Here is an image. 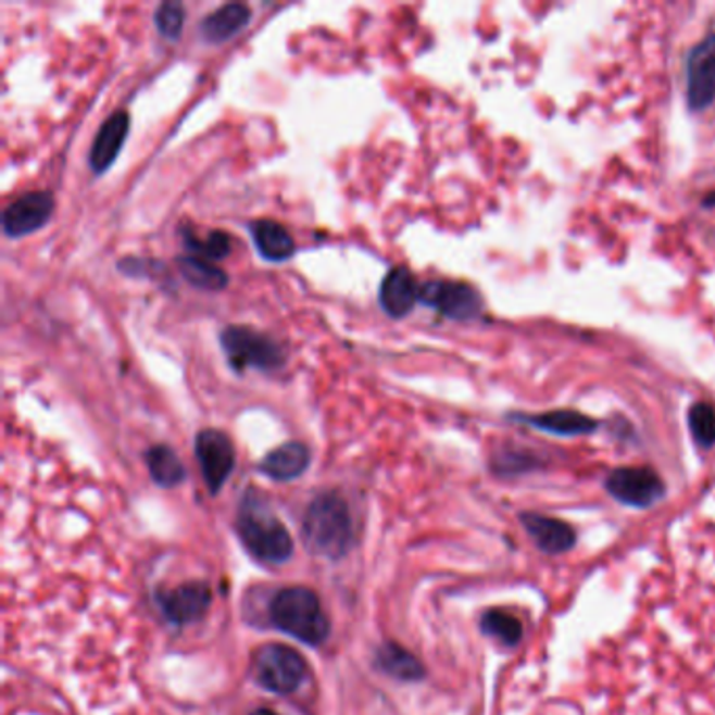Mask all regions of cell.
Returning a JSON list of instances; mask_svg holds the SVG:
<instances>
[{"label": "cell", "instance_id": "cell-9", "mask_svg": "<svg viewBox=\"0 0 715 715\" xmlns=\"http://www.w3.org/2000/svg\"><path fill=\"white\" fill-rule=\"evenodd\" d=\"M55 210L53 193L30 191L13 200L2 212V231L7 238H24L42 229Z\"/></svg>", "mask_w": 715, "mask_h": 715}, {"label": "cell", "instance_id": "cell-15", "mask_svg": "<svg viewBox=\"0 0 715 715\" xmlns=\"http://www.w3.org/2000/svg\"><path fill=\"white\" fill-rule=\"evenodd\" d=\"M250 234H252L254 246L261 252V256L271 263H284V261L292 259L297 252L294 238L277 221H271V218L254 221L250 225Z\"/></svg>", "mask_w": 715, "mask_h": 715}, {"label": "cell", "instance_id": "cell-8", "mask_svg": "<svg viewBox=\"0 0 715 715\" xmlns=\"http://www.w3.org/2000/svg\"><path fill=\"white\" fill-rule=\"evenodd\" d=\"M686 99L690 110H707L715 101V34L699 42L686 61Z\"/></svg>", "mask_w": 715, "mask_h": 715}, {"label": "cell", "instance_id": "cell-2", "mask_svg": "<svg viewBox=\"0 0 715 715\" xmlns=\"http://www.w3.org/2000/svg\"><path fill=\"white\" fill-rule=\"evenodd\" d=\"M302 541L315 556L338 561L353 545V520L349 504L338 493H322L302 518Z\"/></svg>", "mask_w": 715, "mask_h": 715}, {"label": "cell", "instance_id": "cell-26", "mask_svg": "<svg viewBox=\"0 0 715 715\" xmlns=\"http://www.w3.org/2000/svg\"><path fill=\"white\" fill-rule=\"evenodd\" d=\"M252 715H277L275 712H271V710H265V707H261V710H256L254 714Z\"/></svg>", "mask_w": 715, "mask_h": 715}, {"label": "cell", "instance_id": "cell-11", "mask_svg": "<svg viewBox=\"0 0 715 715\" xmlns=\"http://www.w3.org/2000/svg\"><path fill=\"white\" fill-rule=\"evenodd\" d=\"M606 487L631 506H651L663 493V482L651 468H619L609 477Z\"/></svg>", "mask_w": 715, "mask_h": 715}, {"label": "cell", "instance_id": "cell-25", "mask_svg": "<svg viewBox=\"0 0 715 715\" xmlns=\"http://www.w3.org/2000/svg\"><path fill=\"white\" fill-rule=\"evenodd\" d=\"M185 24V7L180 2H162L155 11V26L162 36L177 40Z\"/></svg>", "mask_w": 715, "mask_h": 715}, {"label": "cell", "instance_id": "cell-7", "mask_svg": "<svg viewBox=\"0 0 715 715\" xmlns=\"http://www.w3.org/2000/svg\"><path fill=\"white\" fill-rule=\"evenodd\" d=\"M196 457L210 493H218L236 466V449L231 439L216 428L200 430L196 437Z\"/></svg>", "mask_w": 715, "mask_h": 715}, {"label": "cell", "instance_id": "cell-12", "mask_svg": "<svg viewBox=\"0 0 715 715\" xmlns=\"http://www.w3.org/2000/svg\"><path fill=\"white\" fill-rule=\"evenodd\" d=\"M130 128L128 112L118 110L101 124L90 148L89 164L95 175H103L116 162Z\"/></svg>", "mask_w": 715, "mask_h": 715}, {"label": "cell", "instance_id": "cell-6", "mask_svg": "<svg viewBox=\"0 0 715 715\" xmlns=\"http://www.w3.org/2000/svg\"><path fill=\"white\" fill-rule=\"evenodd\" d=\"M419 302L455 322H471L482 309L477 290L462 281H426L419 286Z\"/></svg>", "mask_w": 715, "mask_h": 715}, {"label": "cell", "instance_id": "cell-10", "mask_svg": "<svg viewBox=\"0 0 715 715\" xmlns=\"http://www.w3.org/2000/svg\"><path fill=\"white\" fill-rule=\"evenodd\" d=\"M164 617L175 626H189L204 617L212 602V590L204 581L183 584L158 597Z\"/></svg>", "mask_w": 715, "mask_h": 715}, {"label": "cell", "instance_id": "cell-20", "mask_svg": "<svg viewBox=\"0 0 715 715\" xmlns=\"http://www.w3.org/2000/svg\"><path fill=\"white\" fill-rule=\"evenodd\" d=\"M525 523L529 527V534L548 552H561L568 548L575 539L573 531L556 518L529 514V516H525Z\"/></svg>", "mask_w": 715, "mask_h": 715}, {"label": "cell", "instance_id": "cell-13", "mask_svg": "<svg viewBox=\"0 0 715 715\" xmlns=\"http://www.w3.org/2000/svg\"><path fill=\"white\" fill-rule=\"evenodd\" d=\"M417 300H419V286L412 271L405 267L390 268L380 286V304L385 313L394 319H401L412 313Z\"/></svg>", "mask_w": 715, "mask_h": 715}, {"label": "cell", "instance_id": "cell-1", "mask_svg": "<svg viewBox=\"0 0 715 715\" xmlns=\"http://www.w3.org/2000/svg\"><path fill=\"white\" fill-rule=\"evenodd\" d=\"M236 531L246 550L261 563L284 565L294 552V541L286 525L254 489H250L239 504Z\"/></svg>", "mask_w": 715, "mask_h": 715}, {"label": "cell", "instance_id": "cell-19", "mask_svg": "<svg viewBox=\"0 0 715 715\" xmlns=\"http://www.w3.org/2000/svg\"><path fill=\"white\" fill-rule=\"evenodd\" d=\"M146 462L153 482L160 487H177L185 480V466L180 464L179 455L168 446L148 449Z\"/></svg>", "mask_w": 715, "mask_h": 715}, {"label": "cell", "instance_id": "cell-3", "mask_svg": "<svg viewBox=\"0 0 715 715\" xmlns=\"http://www.w3.org/2000/svg\"><path fill=\"white\" fill-rule=\"evenodd\" d=\"M271 622L309 647L328 640L329 619L319 597L302 586L284 588L271 600Z\"/></svg>", "mask_w": 715, "mask_h": 715}, {"label": "cell", "instance_id": "cell-14", "mask_svg": "<svg viewBox=\"0 0 715 715\" xmlns=\"http://www.w3.org/2000/svg\"><path fill=\"white\" fill-rule=\"evenodd\" d=\"M250 20H252V13H250L248 4L227 2L204 17V22L200 24V34L212 45L225 42V40L234 38L238 32L243 30L250 24Z\"/></svg>", "mask_w": 715, "mask_h": 715}, {"label": "cell", "instance_id": "cell-4", "mask_svg": "<svg viewBox=\"0 0 715 715\" xmlns=\"http://www.w3.org/2000/svg\"><path fill=\"white\" fill-rule=\"evenodd\" d=\"M221 347L236 372H241L246 367L271 372L286 363V353L279 342H275L267 334L248 326H229L223 329Z\"/></svg>", "mask_w": 715, "mask_h": 715}, {"label": "cell", "instance_id": "cell-22", "mask_svg": "<svg viewBox=\"0 0 715 715\" xmlns=\"http://www.w3.org/2000/svg\"><path fill=\"white\" fill-rule=\"evenodd\" d=\"M183 241L193 252V256H200L206 261L225 259L231 252V238L225 231H210L206 238H193L191 231H185Z\"/></svg>", "mask_w": 715, "mask_h": 715}, {"label": "cell", "instance_id": "cell-5", "mask_svg": "<svg viewBox=\"0 0 715 715\" xmlns=\"http://www.w3.org/2000/svg\"><path fill=\"white\" fill-rule=\"evenodd\" d=\"M309 674V665L297 649L284 644H267L254 655L256 682L268 692L290 694L299 690Z\"/></svg>", "mask_w": 715, "mask_h": 715}, {"label": "cell", "instance_id": "cell-23", "mask_svg": "<svg viewBox=\"0 0 715 715\" xmlns=\"http://www.w3.org/2000/svg\"><path fill=\"white\" fill-rule=\"evenodd\" d=\"M688 428L701 448L715 446V410L710 403H694L688 412Z\"/></svg>", "mask_w": 715, "mask_h": 715}, {"label": "cell", "instance_id": "cell-18", "mask_svg": "<svg viewBox=\"0 0 715 715\" xmlns=\"http://www.w3.org/2000/svg\"><path fill=\"white\" fill-rule=\"evenodd\" d=\"M523 422L536 426L539 430L554 432V435H584V432H592L597 428V422L592 417L570 412V410L527 416L523 417Z\"/></svg>", "mask_w": 715, "mask_h": 715}, {"label": "cell", "instance_id": "cell-21", "mask_svg": "<svg viewBox=\"0 0 715 715\" xmlns=\"http://www.w3.org/2000/svg\"><path fill=\"white\" fill-rule=\"evenodd\" d=\"M180 273L183 277L193 284L196 288H204V290H223L229 281L227 273L223 268L212 265L206 259L200 256H185L179 259Z\"/></svg>", "mask_w": 715, "mask_h": 715}, {"label": "cell", "instance_id": "cell-17", "mask_svg": "<svg viewBox=\"0 0 715 715\" xmlns=\"http://www.w3.org/2000/svg\"><path fill=\"white\" fill-rule=\"evenodd\" d=\"M376 665L388 674L390 678L403 680V682H416L424 676V669L419 665L416 656L412 655L410 651H405L399 644H382L376 653Z\"/></svg>", "mask_w": 715, "mask_h": 715}, {"label": "cell", "instance_id": "cell-16", "mask_svg": "<svg viewBox=\"0 0 715 715\" xmlns=\"http://www.w3.org/2000/svg\"><path fill=\"white\" fill-rule=\"evenodd\" d=\"M309 448L299 441H290L268 451L261 462V471L273 480H294L309 468Z\"/></svg>", "mask_w": 715, "mask_h": 715}, {"label": "cell", "instance_id": "cell-24", "mask_svg": "<svg viewBox=\"0 0 715 715\" xmlns=\"http://www.w3.org/2000/svg\"><path fill=\"white\" fill-rule=\"evenodd\" d=\"M482 629L489 636H493L496 640H500V642H504L507 647H512L520 638L523 626H520V622L514 615L493 611V613H487L482 617Z\"/></svg>", "mask_w": 715, "mask_h": 715}]
</instances>
